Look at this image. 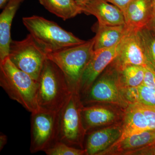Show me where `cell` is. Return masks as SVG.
<instances>
[{"mask_svg": "<svg viewBox=\"0 0 155 155\" xmlns=\"http://www.w3.org/2000/svg\"><path fill=\"white\" fill-rule=\"evenodd\" d=\"M0 86L11 99L31 114L40 109L38 102V81L18 69L9 57L0 62Z\"/></svg>", "mask_w": 155, "mask_h": 155, "instance_id": "1", "label": "cell"}, {"mask_svg": "<svg viewBox=\"0 0 155 155\" xmlns=\"http://www.w3.org/2000/svg\"><path fill=\"white\" fill-rule=\"evenodd\" d=\"M38 81V102L39 107L60 112L73 92L64 73L54 62L47 58Z\"/></svg>", "mask_w": 155, "mask_h": 155, "instance_id": "2", "label": "cell"}, {"mask_svg": "<svg viewBox=\"0 0 155 155\" xmlns=\"http://www.w3.org/2000/svg\"><path fill=\"white\" fill-rule=\"evenodd\" d=\"M22 20L29 34L46 53L58 51L86 41L44 17L32 16L23 17Z\"/></svg>", "mask_w": 155, "mask_h": 155, "instance_id": "3", "label": "cell"}, {"mask_svg": "<svg viewBox=\"0 0 155 155\" xmlns=\"http://www.w3.org/2000/svg\"><path fill=\"white\" fill-rule=\"evenodd\" d=\"M94 38L78 45L54 52L47 53V57L63 72L72 91H77L81 80L94 52Z\"/></svg>", "mask_w": 155, "mask_h": 155, "instance_id": "4", "label": "cell"}, {"mask_svg": "<svg viewBox=\"0 0 155 155\" xmlns=\"http://www.w3.org/2000/svg\"><path fill=\"white\" fill-rule=\"evenodd\" d=\"M8 57L18 69L37 81L47 59L45 51L30 34L22 40L11 41Z\"/></svg>", "mask_w": 155, "mask_h": 155, "instance_id": "5", "label": "cell"}, {"mask_svg": "<svg viewBox=\"0 0 155 155\" xmlns=\"http://www.w3.org/2000/svg\"><path fill=\"white\" fill-rule=\"evenodd\" d=\"M60 112L45 109L31 114L30 152L44 151L59 140Z\"/></svg>", "mask_w": 155, "mask_h": 155, "instance_id": "6", "label": "cell"}, {"mask_svg": "<svg viewBox=\"0 0 155 155\" xmlns=\"http://www.w3.org/2000/svg\"><path fill=\"white\" fill-rule=\"evenodd\" d=\"M77 95L73 91L60 112L59 140L72 147L80 143L83 134Z\"/></svg>", "mask_w": 155, "mask_h": 155, "instance_id": "7", "label": "cell"}, {"mask_svg": "<svg viewBox=\"0 0 155 155\" xmlns=\"http://www.w3.org/2000/svg\"><path fill=\"white\" fill-rule=\"evenodd\" d=\"M129 28L119 43L118 54L112 62L118 71L130 65L145 67L149 64L145 55L139 30Z\"/></svg>", "mask_w": 155, "mask_h": 155, "instance_id": "8", "label": "cell"}, {"mask_svg": "<svg viewBox=\"0 0 155 155\" xmlns=\"http://www.w3.org/2000/svg\"><path fill=\"white\" fill-rule=\"evenodd\" d=\"M119 43L112 47L94 51L81 77L79 87L81 90H88L100 74L114 61L118 54Z\"/></svg>", "mask_w": 155, "mask_h": 155, "instance_id": "9", "label": "cell"}, {"mask_svg": "<svg viewBox=\"0 0 155 155\" xmlns=\"http://www.w3.org/2000/svg\"><path fill=\"white\" fill-rule=\"evenodd\" d=\"M82 10L83 13L96 17L98 25H126L123 12L105 0H91Z\"/></svg>", "mask_w": 155, "mask_h": 155, "instance_id": "10", "label": "cell"}, {"mask_svg": "<svg viewBox=\"0 0 155 155\" xmlns=\"http://www.w3.org/2000/svg\"><path fill=\"white\" fill-rule=\"evenodd\" d=\"M123 13L128 28L139 30L147 27L152 16V0H132Z\"/></svg>", "mask_w": 155, "mask_h": 155, "instance_id": "11", "label": "cell"}, {"mask_svg": "<svg viewBox=\"0 0 155 155\" xmlns=\"http://www.w3.org/2000/svg\"><path fill=\"white\" fill-rule=\"evenodd\" d=\"M24 0H9L0 14V62L8 57L12 40L11 29L13 19Z\"/></svg>", "mask_w": 155, "mask_h": 155, "instance_id": "12", "label": "cell"}, {"mask_svg": "<svg viewBox=\"0 0 155 155\" xmlns=\"http://www.w3.org/2000/svg\"><path fill=\"white\" fill-rule=\"evenodd\" d=\"M116 72L108 73L95 81L91 87L88 98L91 101L116 102L119 100Z\"/></svg>", "mask_w": 155, "mask_h": 155, "instance_id": "13", "label": "cell"}, {"mask_svg": "<svg viewBox=\"0 0 155 155\" xmlns=\"http://www.w3.org/2000/svg\"><path fill=\"white\" fill-rule=\"evenodd\" d=\"M122 132L117 127H109L92 132L87 140L86 153L97 154L110 146L120 138Z\"/></svg>", "mask_w": 155, "mask_h": 155, "instance_id": "14", "label": "cell"}, {"mask_svg": "<svg viewBox=\"0 0 155 155\" xmlns=\"http://www.w3.org/2000/svg\"><path fill=\"white\" fill-rule=\"evenodd\" d=\"M126 25H105L98 24L94 37V50L110 48L119 44L129 30Z\"/></svg>", "mask_w": 155, "mask_h": 155, "instance_id": "15", "label": "cell"}, {"mask_svg": "<svg viewBox=\"0 0 155 155\" xmlns=\"http://www.w3.org/2000/svg\"><path fill=\"white\" fill-rule=\"evenodd\" d=\"M148 130L150 129L144 114L135 103H133L126 113L124 128L119 140Z\"/></svg>", "mask_w": 155, "mask_h": 155, "instance_id": "16", "label": "cell"}, {"mask_svg": "<svg viewBox=\"0 0 155 155\" xmlns=\"http://www.w3.org/2000/svg\"><path fill=\"white\" fill-rule=\"evenodd\" d=\"M49 12L64 20L71 19L83 13L81 7L75 0H38Z\"/></svg>", "mask_w": 155, "mask_h": 155, "instance_id": "17", "label": "cell"}, {"mask_svg": "<svg viewBox=\"0 0 155 155\" xmlns=\"http://www.w3.org/2000/svg\"><path fill=\"white\" fill-rule=\"evenodd\" d=\"M83 119L87 127H94L105 125L115 118L114 113L101 107H92L82 110Z\"/></svg>", "mask_w": 155, "mask_h": 155, "instance_id": "18", "label": "cell"}, {"mask_svg": "<svg viewBox=\"0 0 155 155\" xmlns=\"http://www.w3.org/2000/svg\"><path fill=\"white\" fill-rule=\"evenodd\" d=\"M155 139V129L134 134L118 140L122 150H129L152 144Z\"/></svg>", "mask_w": 155, "mask_h": 155, "instance_id": "19", "label": "cell"}, {"mask_svg": "<svg viewBox=\"0 0 155 155\" xmlns=\"http://www.w3.org/2000/svg\"><path fill=\"white\" fill-rule=\"evenodd\" d=\"M118 71L121 75L122 80L128 87H138L144 80L145 69L142 66L130 65Z\"/></svg>", "mask_w": 155, "mask_h": 155, "instance_id": "20", "label": "cell"}, {"mask_svg": "<svg viewBox=\"0 0 155 155\" xmlns=\"http://www.w3.org/2000/svg\"><path fill=\"white\" fill-rule=\"evenodd\" d=\"M138 32L147 60L155 69V34L147 27L139 29Z\"/></svg>", "mask_w": 155, "mask_h": 155, "instance_id": "21", "label": "cell"}, {"mask_svg": "<svg viewBox=\"0 0 155 155\" xmlns=\"http://www.w3.org/2000/svg\"><path fill=\"white\" fill-rule=\"evenodd\" d=\"M44 152L47 155H82L86 153L85 150L70 146L60 140L56 142Z\"/></svg>", "mask_w": 155, "mask_h": 155, "instance_id": "22", "label": "cell"}, {"mask_svg": "<svg viewBox=\"0 0 155 155\" xmlns=\"http://www.w3.org/2000/svg\"><path fill=\"white\" fill-rule=\"evenodd\" d=\"M139 97L138 103L146 106H155V88L142 84L138 86Z\"/></svg>", "mask_w": 155, "mask_h": 155, "instance_id": "23", "label": "cell"}, {"mask_svg": "<svg viewBox=\"0 0 155 155\" xmlns=\"http://www.w3.org/2000/svg\"><path fill=\"white\" fill-rule=\"evenodd\" d=\"M135 104L144 114L150 130L155 129V106H146L138 103Z\"/></svg>", "mask_w": 155, "mask_h": 155, "instance_id": "24", "label": "cell"}, {"mask_svg": "<svg viewBox=\"0 0 155 155\" xmlns=\"http://www.w3.org/2000/svg\"><path fill=\"white\" fill-rule=\"evenodd\" d=\"M144 67L145 72L142 84L149 87L155 88V69L150 64Z\"/></svg>", "mask_w": 155, "mask_h": 155, "instance_id": "25", "label": "cell"}, {"mask_svg": "<svg viewBox=\"0 0 155 155\" xmlns=\"http://www.w3.org/2000/svg\"><path fill=\"white\" fill-rule=\"evenodd\" d=\"M127 99L133 103L138 102L139 97L138 86L135 87H129L126 91Z\"/></svg>", "mask_w": 155, "mask_h": 155, "instance_id": "26", "label": "cell"}, {"mask_svg": "<svg viewBox=\"0 0 155 155\" xmlns=\"http://www.w3.org/2000/svg\"><path fill=\"white\" fill-rule=\"evenodd\" d=\"M108 2L111 3L118 7L123 12L125 8L132 0H105Z\"/></svg>", "mask_w": 155, "mask_h": 155, "instance_id": "27", "label": "cell"}, {"mask_svg": "<svg viewBox=\"0 0 155 155\" xmlns=\"http://www.w3.org/2000/svg\"><path fill=\"white\" fill-rule=\"evenodd\" d=\"M153 7L152 16L149 24L147 28L155 34V0H152Z\"/></svg>", "mask_w": 155, "mask_h": 155, "instance_id": "28", "label": "cell"}, {"mask_svg": "<svg viewBox=\"0 0 155 155\" xmlns=\"http://www.w3.org/2000/svg\"><path fill=\"white\" fill-rule=\"evenodd\" d=\"M8 142V137L5 134L1 132L0 134V151L3 149Z\"/></svg>", "mask_w": 155, "mask_h": 155, "instance_id": "29", "label": "cell"}, {"mask_svg": "<svg viewBox=\"0 0 155 155\" xmlns=\"http://www.w3.org/2000/svg\"><path fill=\"white\" fill-rule=\"evenodd\" d=\"M75 1L80 7H81L82 8L86 5L91 0H75Z\"/></svg>", "mask_w": 155, "mask_h": 155, "instance_id": "30", "label": "cell"}, {"mask_svg": "<svg viewBox=\"0 0 155 155\" xmlns=\"http://www.w3.org/2000/svg\"><path fill=\"white\" fill-rule=\"evenodd\" d=\"M9 0H0V8L3 9Z\"/></svg>", "mask_w": 155, "mask_h": 155, "instance_id": "31", "label": "cell"}, {"mask_svg": "<svg viewBox=\"0 0 155 155\" xmlns=\"http://www.w3.org/2000/svg\"><path fill=\"white\" fill-rule=\"evenodd\" d=\"M149 147H151V149H150V150L151 151V152H150V153H151V154H155V145L150 146Z\"/></svg>", "mask_w": 155, "mask_h": 155, "instance_id": "32", "label": "cell"}, {"mask_svg": "<svg viewBox=\"0 0 155 155\" xmlns=\"http://www.w3.org/2000/svg\"><path fill=\"white\" fill-rule=\"evenodd\" d=\"M153 145H155V139L154 141V142H153V144L151 145L150 146ZM148 147H149V146H148Z\"/></svg>", "mask_w": 155, "mask_h": 155, "instance_id": "33", "label": "cell"}]
</instances>
